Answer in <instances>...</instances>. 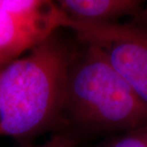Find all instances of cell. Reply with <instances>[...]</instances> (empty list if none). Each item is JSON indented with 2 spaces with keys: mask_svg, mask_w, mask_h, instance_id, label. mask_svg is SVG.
Listing matches in <instances>:
<instances>
[{
  "mask_svg": "<svg viewBox=\"0 0 147 147\" xmlns=\"http://www.w3.org/2000/svg\"><path fill=\"white\" fill-rule=\"evenodd\" d=\"M72 57L54 36L0 68V136L21 138L64 110Z\"/></svg>",
  "mask_w": 147,
  "mask_h": 147,
  "instance_id": "cell-1",
  "label": "cell"
},
{
  "mask_svg": "<svg viewBox=\"0 0 147 147\" xmlns=\"http://www.w3.org/2000/svg\"><path fill=\"white\" fill-rule=\"evenodd\" d=\"M72 57L65 107L79 124L122 133L147 124V104L92 45Z\"/></svg>",
  "mask_w": 147,
  "mask_h": 147,
  "instance_id": "cell-2",
  "label": "cell"
},
{
  "mask_svg": "<svg viewBox=\"0 0 147 147\" xmlns=\"http://www.w3.org/2000/svg\"><path fill=\"white\" fill-rule=\"evenodd\" d=\"M62 27L103 55L110 65L147 104V27L135 23H85L64 14Z\"/></svg>",
  "mask_w": 147,
  "mask_h": 147,
  "instance_id": "cell-3",
  "label": "cell"
},
{
  "mask_svg": "<svg viewBox=\"0 0 147 147\" xmlns=\"http://www.w3.org/2000/svg\"><path fill=\"white\" fill-rule=\"evenodd\" d=\"M61 16L36 17L0 0V68L53 36Z\"/></svg>",
  "mask_w": 147,
  "mask_h": 147,
  "instance_id": "cell-4",
  "label": "cell"
},
{
  "mask_svg": "<svg viewBox=\"0 0 147 147\" xmlns=\"http://www.w3.org/2000/svg\"><path fill=\"white\" fill-rule=\"evenodd\" d=\"M58 8L66 17L85 23H114L139 13L144 6L140 0H62Z\"/></svg>",
  "mask_w": 147,
  "mask_h": 147,
  "instance_id": "cell-5",
  "label": "cell"
},
{
  "mask_svg": "<svg viewBox=\"0 0 147 147\" xmlns=\"http://www.w3.org/2000/svg\"><path fill=\"white\" fill-rule=\"evenodd\" d=\"M98 147H147V124L119 133Z\"/></svg>",
  "mask_w": 147,
  "mask_h": 147,
  "instance_id": "cell-6",
  "label": "cell"
},
{
  "mask_svg": "<svg viewBox=\"0 0 147 147\" xmlns=\"http://www.w3.org/2000/svg\"><path fill=\"white\" fill-rule=\"evenodd\" d=\"M36 147H75L71 140L65 138H55L52 140H50L45 144H42Z\"/></svg>",
  "mask_w": 147,
  "mask_h": 147,
  "instance_id": "cell-7",
  "label": "cell"
},
{
  "mask_svg": "<svg viewBox=\"0 0 147 147\" xmlns=\"http://www.w3.org/2000/svg\"><path fill=\"white\" fill-rule=\"evenodd\" d=\"M132 23L135 24L147 27V5L143 6V8L140 10L139 13H137L133 18H132Z\"/></svg>",
  "mask_w": 147,
  "mask_h": 147,
  "instance_id": "cell-8",
  "label": "cell"
}]
</instances>
